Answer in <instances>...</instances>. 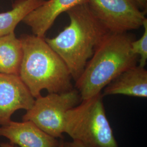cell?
Returning <instances> with one entry per match:
<instances>
[{
	"mask_svg": "<svg viewBox=\"0 0 147 147\" xmlns=\"http://www.w3.org/2000/svg\"><path fill=\"white\" fill-rule=\"evenodd\" d=\"M144 32L142 37L137 40H134L131 43L132 53L138 57V65L145 67L147 61V19L143 24Z\"/></svg>",
	"mask_w": 147,
	"mask_h": 147,
	"instance_id": "4fadbf2b",
	"label": "cell"
},
{
	"mask_svg": "<svg viewBox=\"0 0 147 147\" xmlns=\"http://www.w3.org/2000/svg\"><path fill=\"white\" fill-rule=\"evenodd\" d=\"M1 147H16L11 144L10 143H2L0 144Z\"/></svg>",
	"mask_w": 147,
	"mask_h": 147,
	"instance_id": "2e32d148",
	"label": "cell"
},
{
	"mask_svg": "<svg viewBox=\"0 0 147 147\" xmlns=\"http://www.w3.org/2000/svg\"><path fill=\"white\" fill-rule=\"evenodd\" d=\"M0 137L19 147H59V140L43 131L31 121L11 120L0 126Z\"/></svg>",
	"mask_w": 147,
	"mask_h": 147,
	"instance_id": "ba28073f",
	"label": "cell"
},
{
	"mask_svg": "<svg viewBox=\"0 0 147 147\" xmlns=\"http://www.w3.org/2000/svg\"><path fill=\"white\" fill-rule=\"evenodd\" d=\"M45 0H17L10 11L0 13V37L14 32L16 27Z\"/></svg>",
	"mask_w": 147,
	"mask_h": 147,
	"instance_id": "7c38bea8",
	"label": "cell"
},
{
	"mask_svg": "<svg viewBox=\"0 0 147 147\" xmlns=\"http://www.w3.org/2000/svg\"><path fill=\"white\" fill-rule=\"evenodd\" d=\"M20 39L23 56L19 76L35 99L44 89L49 93H62L74 89L67 66L45 37L24 34Z\"/></svg>",
	"mask_w": 147,
	"mask_h": 147,
	"instance_id": "7a4b0ae2",
	"label": "cell"
},
{
	"mask_svg": "<svg viewBox=\"0 0 147 147\" xmlns=\"http://www.w3.org/2000/svg\"><path fill=\"white\" fill-rule=\"evenodd\" d=\"M102 93L68 111L63 132L85 147H119L107 118Z\"/></svg>",
	"mask_w": 147,
	"mask_h": 147,
	"instance_id": "277c9868",
	"label": "cell"
},
{
	"mask_svg": "<svg viewBox=\"0 0 147 147\" xmlns=\"http://www.w3.org/2000/svg\"><path fill=\"white\" fill-rule=\"evenodd\" d=\"M102 95H124L146 98L147 70L138 65L126 69L105 87Z\"/></svg>",
	"mask_w": 147,
	"mask_h": 147,
	"instance_id": "30bf717a",
	"label": "cell"
},
{
	"mask_svg": "<svg viewBox=\"0 0 147 147\" xmlns=\"http://www.w3.org/2000/svg\"><path fill=\"white\" fill-rule=\"evenodd\" d=\"M63 142H64V140H63V138H60L59 147H63Z\"/></svg>",
	"mask_w": 147,
	"mask_h": 147,
	"instance_id": "e0dca14e",
	"label": "cell"
},
{
	"mask_svg": "<svg viewBox=\"0 0 147 147\" xmlns=\"http://www.w3.org/2000/svg\"><path fill=\"white\" fill-rule=\"evenodd\" d=\"M34 100L19 75L0 73V126L9 122L16 111L29 110Z\"/></svg>",
	"mask_w": 147,
	"mask_h": 147,
	"instance_id": "52a82bcc",
	"label": "cell"
},
{
	"mask_svg": "<svg viewBox=\"0 0 147 147\" xmlns=\"http://www.w3.org/2000/svg\"><path fill=\"white\" fill-rule=\"evenodd\" d=\"M134 39L127 32L109 33L105 37L75 82L81 101L100 94L119 75L136 65L138 57L131 50Z\"/></svg>",
	"mask_w": 147,
	"mask_h": 147,
	"instance_id": "3957f363",
	"label": "cell"
},
{
	"mask_svg": "<svg viewBox=\"0 0 147 147\" xmlns=\"http://www.w3.org/2000/svg\"><path fill=\"white\" fill-rule=\"evenodd\" d=\"M86 0H48L30 12L22 22L31 28L33 34L44 38L56 19L75 5Z\"/></svg>",
	"mask_w": 147,
	"mask_h": 147,
	"instance_id": "9c48e42d",
	"label": "cell"
},
{
	"mask_svg": "<svg viewBox=\"0 0 147 147\" xmlns=\"http://www.w3.org/2000/svg\"><path fill=\"white\" fill-rule=\"evenodd\" d=\"M81 99L76 88L62 93H49L35 99L34 104L22 116L43 131L56 138H62L64 117L68 111L79 105Z\"/></svg>",
	"mask_w": 147,
	"mask_h": 147,
	"instance_id": "5b68a950",
	"label": "cell"
},
{
	"mask_svg": "<svg viewBox=\"0 0 147 147\" xmlns=\"http://www.w3.org/2000/svg\"><path fill=\"white\" fill-rule=\"evenodd\" d=\"M136 1L142 10L147 11V0H136Z\"/></svg>",
	"mask_w": 147,
	"mask_h": 147,
	"instance_id": "9a60e30c",
	"label": "cell"
},
{
	"mask_svg": "<svg viewBox=\"0 0 147 147\" xmlns=\"http://www.w3.org/2000/svg\"><path fill=\"white\" fill-rule=\"evenodd\" d=\"M22 56L21 40L14 32L0 37V73L19 75Z\"/></svg>",
	"mask_w": 147,
	"mask_h": 147,
	"instance_id": "8fae6325",
	"label": "cell"
},
{
	"mask_svg": "<svg viewBox=\"0 0 147 147\" xmlns=\"http://www.w3.org/2000/svg\"><path fill=\"white\" fill-rule=\"evenodd\" d=\"M89 10L112 33H126L139 29L147 19V11L136 0H86Z\"/></svg>",
	"mask_w": 147,
	"mask_h": 147,
	"instance_id": "8992f818",
	"label": "cell"
},
{
	"mask_svg": "<svg viewBox=\"0 0 147 147\" xmlns=\"http://www.w3.org/2000/svg\"><path fill=\"white\" fill-rule=\"evenodd\" d=\"M63 147H85L81 144L75 141L63 142Z\"/></svg>",
	"mask_w": 147,
	"mask_h": 147,
	"instance_id": "5bb4252c",
	"label": "cell"
},
{
	"mask_svg": "<svg viewBox=\"0 0 147 147\" xmlns=\"http://www.w3.org/2000/svg\"><path fill=\"white\" fill-rule=\"evenodd\" d=\"M66 13L68 25L56 37L45 40L63 59L76 82L96 48L110 32L93 16L86 2Z\"/></svg>",
	"mask_w": 147,
	"mask_h": 147,
	"instance_id": "6da1fadb",
	"label": "cell"
}]
</instances>
